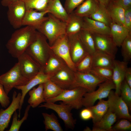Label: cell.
<instances>
[{
	"instance_id": "cell-5",
	"label": "cell",
	"mask_w": 131,
	"mask_h": 131,
	"mask_svg": "<svg viewBox=\"0 0 131 131\" xmlns=\"http://www.w3.org/2000/svg\"><path fill=\"white\" fill-rule=\"evenodd\" d=\"M29 80L22 74L18 62L7 72L0 75V83L8 95L13 88L25 85Z\"/></svg>"
},
{
	"instance_id": "cell-45",
	"label": "cell",
	"mask_w": 131,
	"mask_h": 131,
	"mask_svg": "<svg viewBox=\"0 0 131 131\" xmlns=\"http://www.w3.org/2000/svg\"><path fill=\"white\" fill-rule=\"evenodd\" d=\"M80 115L81 118L84 121L89 120L93 118L92 113L88 107L82 110L80 112Z\"/></svg>"
},
{
	"instance_id": "cell-21",
	"label": "cell",
	"mask_w": 131,
	"mask_h": 131,
	"mask_svg": "<svg viewBox=\"0 0 131 131\" xmlns=\"http://www.w3.org/2000/svg\"><path fill=\"white\" fill-rule=\"evenodd\" d=\"M117 119L115 114L108 108L101 119L93 124L92 131H113L112 126L116 121Z\"/></svg>"
},
{
	"instance_id": "cell-44",
	"label": "cell",
	"mask_w": 131,
	"mask_h": 131,
	"mask_svg": "<svg viewBox=\"0 0 131 131\" xmlns=\"http://www.w3.org/2000/svg\"><path fill=\"white\" fill-rule=\"evenodd\" d=\"M124 22L125 26L131 32V7L125 9Z\"/></svg>"
},
{
	"instance_id": "cell-27",
	"label": "cell",
	"mask_w": 131,
	"mask_h": 131,
	"mask_svg": "<svg viewBox=\"0 0 131 131\" xmlns=\"http://www.w3.org/2000/svg\"><path fill=\"white\" fill-rule=\"evenodd\" d=\"M115 58L100 51L96 50L92 55V67L113 68Z\"/></svg>"
},
{
	"instance_id": "cell-18",
	"label": "cell",
	"mask_w": 131,
	"mask_h": 131,
	"mask_svg": "<svg viewBox=\"0 0 131 131\" xmlns=\"http://www.w3.org/2000/svg\"><path fill=\"white\" fill-rule=\"evenodd\" d=\"M52 75L47 74L43 72L40 71L36 75L30 80L25 85L16 87V89L21 91V97L19 111L18 117L20 116L21 110L24 103L25 97L28 91L36 85L44 83L50 79Z\"/></svg>"
},
{
	"instance_id": "cell-41",
	"label": "cell",
	"mask_w": 131,
	"mask_h": 131,
	"mask_svg": "<svg viewBox=\"0 0 131 131\" xmlns=\"http://www.w3.org/2000/svg\"><path fill=\"white\" fill-rule=\"evenodd\" d=\"M112 128L113 131H131V123L127 119H121L113 126Z\"/></svg>"
},
{
	"instance_id": "cell-40",
	"label": "cell",
	"mask_w": 131,
	"mask_h": 131,
	"mask_svg": "<svg viewBox=\"0 0 131 131\" xmlns=\"http://www.w3.org/2000/svg\"><path fill=\"white\" fill-rule=\"evenodd\" d=\"M121 97L127 105L129 109H131V87L124 80L120 87Z\"/></svg>"
},
{
	"instance_id": "cell-19",
	"label": "cell",
	"mask_w": 131,
	"mask_h": 131,
	"mask_svg": "<svg viewBox=\"0 0 131 131\" xmlns=\"http://www.w3.org/2000/svg\"><path fill=\"white\" fill-rule=\"evenodd\" d=\"M128 62L115 60L113 68L112 81L115 87V93L120 96L121 85L125 80Z\"/></svg>"
},
{
	"instance_id": "cell-7",
	"label": "cell",
	"mask_w": 131,
	"mask_h": 131,
	"mask_svg": "<svg viewBox=\"0 0 131 131\" xmlns=\"http://www.w3.org/2000/svg\"><path fill=\"white\" fill-rule=\"evenodd\" d=\"M39 107H45L52 109L57 114L59 117L63 121L67 128L73 129L75 126L76 120L73 118L71 112L72 109L69 105L61 102L59 104L49 101H46L39 106Z\"/></svg>"
},
{
	"instance_id": "cell-35",
	"label": "cell",
	"mask_w": 131,
	"mask_h": 131,
	"mask_svg": "<svg viewBox=\"0 0 131 131\" xmlns=\"http://www.w3.org/2000/svg\"><path fill=\"white\" fill-rule=\"evenodd\" d=\"M25 3L26 9H33L39 11L46 10L51 0H20Z\"/></svg>"
},
{
	"instance_id": "cell-8",
	"label": "cell",
	"mask_w": 131,
	"mask_h": 131,
	"mask_svg": "<svg viewBox=\"0 0 131 131\" xmlns=\"http://www.w3.org/2000/svg\"><path fill=\"white\" fill-rule=\"evenodd\" d=\"M50 46L53 51L75 72V65L72 61L70 56L68 36L66 34L61 35Z\"/></svg>"
},
{
	"instance_id": "cell-14",
	"label": "cell",
	"mask_w": 131,
	"mask_h": 131,
	"mask_svg": "<svg viewBox=\"0 0 131 131\" xmlns=\"http://www.w3.org/2000/svg\"><path fill=\"white\" fill-rule=\"evenodd\" d=\"M22 94L13 92L11 104L5 110L0 109V131H3L8 127L10 119L15 112L19 108Z\"/></svg>"
},
{
	"instance_id": "cell-11",
	"label": "cell",
	"mask_w": 131,
	"mask_h": 131,
	"mask_svg": "<svg viewBox=\"0 0 131 131\" xmlns=\"http://www.w3.org/2000/svg\"><path fill=\"white\" fill-rule=\"evenodd\" d=\"M7 7V17L10 24L15 29L20 28L22 26V22L26 10L24 3L20 0H17Z\"/></svg>"
},
{
	"instance_id": "cell-50",
	"label": "cell",
	"mask_w": 131,
	"mask_h": 131,
	"mask_svg": "<svg viewBox=\"0 0 131 131\" xmlns=\"http://www.w3.org/2000/svg\"><path fill=\"white\" fill-rule=\"evenodd\" d=\"M83 131H92V130L89 127L87 126L84 129Z\"/></svg>"
},
{
	"instance_id": "cell-1",
	"label": "cell",
	"mask_w": 131,
	"mask_h": 131,
	"mask_svg": "<svg viewBox=\"0 0 131 131\" xmlns=\"http://www.w3.org/2000/svg\"><path fill=\"white\" fill-rule=\"evenodd\" d=\"M17 29L12 34L6 46L11 55L17 58L34 40L37 31L28 26Z\"/></svg>"
},
{
	"instance_id": "cell-43",
	"label": "cell",
	"mask_w": 131,
	"mask_h": 131,
	"mask_svg": "<svg viewBox=\"0 0 131 131\" xmlns=\"http://www.w3.org/2000/svg\"><path fill=\"white\" fill-rule=\"evenodd\" d=\"M10 103V98L6 93L3 85L0 83V104L2 107L6 108Z\"/></svg>"
},
{
	"instance_id": "cell-46",
	"label": "cell",
	"mask_w": 131,
	"mask_h": 131,
	"mask_svg": "<svg viewBox=\"0 0 131 131\" xmlns=\"http://www.w3.org/2000/svg\"><path fill=\"white\" fill-rule=\"evenodd\" d=\"M124 9L131 7V0H113Z\"/></svg>"
},
{
	"instance_id": "cell-36",
	"label": "cell",
	"mask_w": 131,
	"mask_h": 131,
	"mask_svg": "<svg viewBox=\"0 0 131 131\" xmlns=\"http://www.w3.org/2000/svg\"><path fill=\"white\" fill-rule=\"evenodd\" d=\"M92 67V55L88 54L75 65V71L88 73Z\"/></svg>"
},
{
	"instance_id": "cell-48",
	"label": "cell",
	"mask_w": 131,
	"mask_h": 131,
	"mask_svg": "<svg viewBox=\"0 0 131 131\" xmlns=\"http://www.w3.org/2000/svg\"><path fill=\"white\" fill-rule=\"evenodd\" d=\"M17 0H2L1 3L2 5L5 7H8L9 5Z\"/></svg>"
},
{
	"instance_id": "cell-20",
	"label": "cell",
	"mask_w": 131,
	"mask_h": 131,
	"mask_svg": "<svg viewBox=\"0 0 131 131\" xmlns=\"http://www.w3.org/2000/svg\"><path fill=\"white\" fill-rule=\"evenodd\" d=\"M83 19L82 29L87 31L92 34L110 35L109 26L90 17H84Z\"/></svg>"
},
{
	"instance_id": "cell-3",
	"label": "cell",
	"mask_w": 131,
	"mask_h": 131,
	"mask_svg": "<svg viewBox=\"0 0 131 131\" xmlns=\"http://www.w3.org/2000/svg\"><path fill=\"white\" fill-rule=\"evenodd\" d=\"M47 14V19L37 31L45 37L51 46L59 37L66 34V23Z\"/></svg>"
},
{
	"instance_id": "cell-31",
	"label": "cell",
	"mask_w": 131,
	"mask_h": 131,
	"mask_svg": "<svg viewBox=\"0 0 131 131\" xmlns=\"http://www.w3.org/2000/svg\"><path fill=\"white\" fill-rule=\"evenodd\" d=\"M64 90L61 89L50 79L44 83L43 95L45 102L59 95Z\"/></svg>"
},
{
	"instance_id": "cell-13",
	"label": "cell",
	"mask_w": 131,
	"mask_h": 131,
	"mask_svg": "<svg viewBox=\"0 0 131 131\" xmlns=\"http://www.w3.org/2000/svg\"><path fill=\"white\" fill-rule=\"evenodd\" d=\"M17 58L22 73L29 80L41 71L39 65L26 51Z\"/></svg>"
},
{
	"instance_id": "cell-29",
	"label": "cell",
	"mask_w": 131,
	"mask_h": 131,
	"mask_svg": "<svg viewBox=\"0 0 131 131\" xmlns=\"http://www.w3.org/2000/svg\"><path fill=\"white\" fill-rule=\"evenodd\" d=\"M44 83L37 87H34L29 91V98L28 102L31 107L35 108L41 103L45 102L43 95Z\"/></svg>"
},
{
	"instance_id": "cell-2",
	"label": "cell",
	"mask_w": 131,
	"mask_h": 131,
	"mask_svg": "<svg viewBox=\"0 0 131 131\" xmlns=\"http://www.w3.org/2000/svg\"><path fill=\"white\" fill-rule=\"evenodd\" d=\"M25 51L43 71L52 51L51 46L45 37L37 31L36 38Z\"/></svg>"
},
{
	"instance_id": "cell-6",
	"label": "cell",
	"mask_w": 131,
	"mask_h": 131,
	"mask_svg": "<svg viewBox=\"0 0 131 131\" xmlns=\"http://www.w3.org/2000/svg\"><path fill=\"white\" fill-rule=\"evenodd\" d=\"M98 86L97 90L87 92L84 94L82 101L83 106L88 107L94 105L97 100L107 97L111 91L115 88L112 80L105 81L99 84Z\"/></svg>"
},
{
	"instance_id": "cell-38",
	"label": "cell",
	"mask_w": 131,
	"mask_h": 131,
	"mask_svg": "<svg viewBox=\"0 0 131 131\" xmlns=\"http://www.w3.org/2000/svg\"><path fill=\"white\" fill-rule=\"evenodd\" d=\"M90 72L105 81L112 80L113 68L106 67H92Z\"/></svg>"
},
{
	"instance_id": "cell-4",
	"label": "cell",
	"mask_w": 131,
	"mask_h": 131,
	"mask_svg": "<svg viewBox=\"0 0 131 131\" xmlns=\"http://www.w3.org/2000/svg\"><path fill=\"white\" fill-rule=\"evenodd\" d=\"M87 92L88 91L86 89L81 87L64 90L58 96L46 101L55 103L61 101L69 105L72 109H78L83 106L82 99L84 94Z\"/></svg>"
},
{
	"instance_id": "cell-16",
	"label": "cell",
	"mask_w": 131,
	"mask_h": 131,
	"mask_svg": "<svg viewBox=\"0 0 131 131\" xmlns=\"http://www.w3.org/2000/svg\"><path fill=\"white\" fill-rule=\"evenodd\" d=\"M79 33L68 36L70 56L75 66L89 54L80 38Z\"/></svg>"
},
{
	"instance_id": "cell-37",
	"label": "cell",
	"mask_w": 131,
	"mask_h": 131,
	"mask_svg": "<svg viewBox=\"0 0 131 131\" xmlns=\"http://www.w3.org/2000/svg\"><path fill=\"white\" fill-rule=\"evenodd\" d=\"M31 106L29 105L26 107L24 115L20 120H18V114L15 111L13 116L12 123L8 131H18L22 123L26 120L29 115V112Z\"/></svg>"
},
{
	"instance_id": "cell-34",
	"label": "cell",
	"mask_w": 131,
	"mask_h": 131,
	"mask_svg": "<svg viewBox=\"0 0 131 131\" xmlns=\"http://www.w3.org/2000/svg\"><path fill=\"white\" fill-rule=\"evenodd\" d=\"M90 18L103 23L109 27L113 22L106 7L100 4L98 9Z\"/></svg>"
},
{
	"instance_id": "cell-47",
	"label": "cell",
	"mask_w": 131,
	"mask_h": 131,
	"mask_svg": "<svg viewBox=\"0 0 131 131\" xmlns=\"http://www.w3.org/2000/svg\"><path fill=\"white\" fill-rule=\"evenodd\" d=\"M125 80L127 83L131 87V68L128 67L126 71Z\"/></svg>"
},
{
	"instance_id": "cell-17",
	"label": "cell",
	"mask_w": 131,
	"mask_h": 131,
	"mask_svg": "<svg viewBox=\"0 0 131 131\" xmlns=\"http://www.w3.org/2000/svg\"><path fill=\"white\" fill-rule=\"evenodd\" d=\"M47 10L39 11L32 9H26L23 20L22 25L32 27L38 31L48 16Z\"/></svg>"
},
{
	"instance_id": "cell-30",
	"label": "cell",
	"mask_w": 131,
	"mask_h": 131,
	"mask_svg": "<svg viewBox=\"0 0 131 131\" xmlns=\"http://www.w3.org/2000/svg\"><path fill=\"white\" fill-rule=\"evenodd\" d=\"M107 100L103 99L99 100L95 105L88 107L91 111L93 115L92 119L93 123L99 121L107 112L108 108Z\"/></svg>"
},
{
	"instance_id": "cell-42",
	"label": "cell",
	"mask_w": 131,
	"mask_h": 131,
	"mask_svg": "<svg viewBox=\"0 0 131 131\" xmlns=\"http://www.w3.org/2000/svg\"><path fill=\"white\" fill-rule=\"evenodd\" d=\"M85 0H65L64 7L70 14Z\"/></svg>"
},
{
	"instance_id": "cell-22",
	"label": "cell",
	"mask_w": 131,
	"mask_h": 131,
	"mask_svg": "<svg viewBox=\"0 0 131 131\" xmlns=\"http://www.w3.org/2000/svg\"><path fill=\"white\" fill-rule=\"evenodd\" d=\"M99 5L97 0H85L73 12L81 17H90L98 9Z\"/></svg>"
},
{
	"instance_id": "cell-25",
	"label": "cell",
	"mask_w": 131,
	"mask_h": 131,
	"mask_svg": "<svg viewBox=\"0 0 131 131\" xmlns=\"http://www.w3.org/2000/svg\"><path fill=\"white\" fill-rule=\"evenodd\" d=\"M66 65L65 61L52 50L43 72L45 74L52 75Z\"/></svg>"
},
{
	"instance_id": "cell-33",
	"label": "cell",
	"mask_w": 131,
	"mask_h": 131,
	"mask_svg": "<svg viewBox=\"0 0 131 131\" xmlns=\"http://www.w3.org/2000/svg\"><path fill=\"white\" fill-rule=\"evenodd\" d=\"M44 118V123L46 131L50 130L54 131H62L63 130L57 117L53 113L49 114L42 113Z\"/></svg>"
},
{
	"instance_id": "cell-26",
	"label": "cell",
	"mask_w": 131,
	"mask_h": 131,
	"mask_svg": "<svg viewBox=\"0 0 131 131\" xmlns=\"http://www.w3.org/2000/svg\"><path fill=\"white\" fill-rule=\"evenodd\" d=\"M83 18L78 16L73 12L69 14L66 23V34L70 36L79 33L82 29Z\"/></svg>"
},
{
	"instance_id": "cell-9",
	"label": "cell",
	"mask_w": 131,
	"mask_h": 131,
	"mask_svg": "<svg viewBox=\"0 0 131 131\" xmlns=\"http://www.w3.org/2000/svg\"><path fill=\"white\" fill-rule=\"evenodd\" d=\"M75 81L72 89L81 87L90 92L95 90L99 84L106 81L91 72L84 73L75 71Z\"/></svg>"
},
{
	"instance_id": "cell-28",
	"label": "cell",
	"mask_w": 131,
	"mask_h": 131,
	"mask_svg": "<svg viewBox=\"0 0 131 131\" xmlns=\"http://www.w3.org/2000/svg\"><path fill=\"white\" fill-rule=\"evenodd\" d=\"M113 22L125 26L124 15L125 9L114 0L106 7Z\"/></svg>"
},
{
	"instance_id": "cell-23",
	"label": "cell",
	"mask_w": 131,
	"mask_h": 131,
	"mask_svg": "<svg viewBox=\"0 0 131 131\" xmlns=\"http://www.w3.org/2000/svg\"><path fill=\"white\" fill-rule=\"evenodd\" d=\"M49 13L60 20L66 23L69 17V14L63 6L60 0H51L46 9Z\"/></svg>"
},
{
	"instance_id": "cell-49",
	"label": "cell",
	"mask_w": 131,
	"mask_h": 131,
	"mask_svg": "<svg viewBox=\"0 0 131 131\" xmlns=\"http://www.w3.org/2000/svg\"><path fill=\"white\" fill-rule=\"evenodd\" d=\"M99 4L106 7L113 0H97Z\"/></svg>"
},
{
	"instance_id": "cell-39",
	"label": "cell",
	"mask_w": 131,
	"mask_h": 131,
	"mask_svg": "<svg viewBox=\"0 0 131 131\" xmlns=\"http://www.w3.org/2000/svg\"><path fill=\"white\" fill-rule=\"evenodd\" d=\"M120 47L123 61L128 62L131 58V32L123 41Z\"/></svg>"
},
{
	"instance_id": "cell-24",
	"label": "cell",
	"mask_w": 131,
	"mask_h": 131,
	"mask_svg": "<svg viewBox=\"0 0 131 131\" xmlns=\"http://www.w3.org/2000/svg\"><path fill=\"white\" fill-rule=\"evenodd\" d=\"M110 35L117 47H120L123 41L131 32L125 26L113 22L110 26Z\"/></svg>"
},
{
	"instance_id": "cell-12",
	"label": "cell",
	"mask_w": 131,
	"mask_h": 131,
	"mask_svg": "<svg viewBox=\"0 0 131 131\" xmlns=\"http://www.w3.org/2000/svg\"><path fill=\"white\" fill-rule=\"evenodd\" d=\"M75 72L66 65L52 75L50 79L63 90L71 89L75 81Z\"/></svg>"
},
{
	"instance_id": "cell-10",
	"label": "cell",
	"mask_w": 131,
	"mask_h": 131,
	"mask_svg": "<svg viewBox=\"0 0 131 131\" xmlns=\"http://www.w3.org/2000/svg\"><path fill=\"white\" fill-rule=\"evenodd\" d=\"M107 97L108 108L115 114L117 119H125L131 121V116L129 109L121 97L112 90Z\"/></svg>"
},
{
	"instance_id": "cell-32",
	"label": "cell",
	"mask_w": 131,
	"mask_h": 131,
	"mask_svg": "<svg viewBox=\"0 0 131 131\" xmlns=\"http://www.w3.org/2000/svg\"><path fill=\"white\" fill-rule=\"evenodd\" d=\"M79 34L88 53L92 55L96 51L92 34L87 31L82 29Z\"/></svg>"
},
{
	"instance_id": "cell-15",
	"label": "cell",
	"mask_w": 131,
	"mask_h": 131,
	"mask_svg": "<svg viewBox=\"0 0 131 131\" xmlns=\"http://www.w3.org/2000/svg\"><path fill=\"white\" fill-rule=\"evenodd\" d=\"M96 50L108 54L115 58L117 47L110 35L92 34Z\"/></svg>"
}]
</instances>
